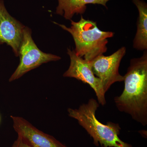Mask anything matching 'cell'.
<instances>
[{"label":"cell","instance_id":"obj_6","mask_svg":"<svg viewBox=\"0 0 147 147\" xmlns=\"http://www.w3.org/2000/svg\"><path fill=\"white\" fill-rule=\"evenodd\" d=\"M67 53L70 57V65L64 73V77L75 78L88 84L94 90L99 104L102 106L105 105L106 103L105 94L102 83L93 72L90 63L77 56L74 50L68 48Z\"/></svg>","mask_w":147,"mask_h":147},{"label":"cell","instance_id":"obj_9","mask_svg":"<svg viewBox=\"0 0 147 147\" xmlns=\"http://www.w3.org/2000/svg\"><path fill=\"white\" fill-rule=\"evenodd\" d=\"M110 0H58L56 13L63 16L66 20H71L75 14L82 15L86 12L87 5L90 4L101 5L107 8Z\"/></svg>","mask_w":147,"mask_h":147},{"label":"cell","instance_id":"obj_10","mask_svg":"<svg viewBox=\"0 0 147 147\" xmlns=\"http://www.w3.org/2000/svg\"><path fill=\"white\" fill-rule=\"evenodd\" d=\"M139 11L137 31L133 40L134 49L147 50V5L143 0H131Z\"/></svg>","mask_w":147,"mask_h":147},{"label":"cell","instance_id":"obj_8","mask_svg":"<svg viewBox=\"0 0 147 147\" xmlns=\"http://www.w3.org/2000/svg\"><path fill=\"white\" fill-rule=\"evenodd\" d=\"M25 26L8 13L3 0H0V44L6 43L19 56V49Z\"/></svg>","mask_w":147,"mask_h":147},{"label":"cell","instance_id":"obj_7","mask_svg":"<svg viewBox=\"0 0 147 147\" xmlns=\"http://www.w3.org/2000/svg\"><path fill=\"white\" fill-rule=\"evenodd\" d=\"M11 118L18 136L31 147H68L53 136L38 129L23 118L13 116Z\"/></svg>","mask_w":147,"mask_h":147},{"label":"cell","instance_id":"obj_1","mask_svg":"<svg viewBox=\"0 0 147 147\" xmlns=\"http://www.w3.org/2000/svg\"><path fill=\"white\" fill-rule=\"evenodd\" d=\"M124 88L114 98L121 112L128 114L143 126L147 125V51L130 61L123 76Z\"/></svg>","mask_w":147,"mask_h":147},{"label":"cell","instance_id":"obj_5","mask_svg":"<svg viewBox=\"0 0 147 147\" xmlns=\"http://www.w3.org/2000/svg\"><path fill=\"white\" fill-rule=\"evenodd\" d=\"M126 52V48L121 47L110 56L101 55L89 62L94 75L101 81L105 94L113 84L123 82L124 77L120 74L119 67Z\"/></svg>","mask_w":147,"mask_h":147},{"label":"cell","instance_id":"obj_12","mask_svg":"<svg viewBox=\"0 0 147 147\" xmlns=\"http://www.w3.org/2000/svg\"><path fill=\"white\" fill-rule=\"evenodd\" d=\"M1 116H0V122H1Z\"/></svg>","mask_w":147,"mask_h":147},{"label":"cell","instance_id":"obj_2","mask_svg":"<svg viewBox=\"0 0 147 147\" xmlns=\"http://www.w3.org/2000/svg\"><path fill=\"white\" fill-rule=\"evenodd\" d=\"M99 105L97 100L92 98L77 109L68 108L67 112L70 117L78 121L96 146L100 145L102 147H133L120 139L121 128L119 124L108 122L104 124L97 119L96 113Z\"/></svg>","mask_w":147,"mask_h":147},{"label":"cell","instance_id":"obj_3","mask_svg":"<svg viewBox=\"0 0 147 147\" xmlns=\"http://www.w3.org/2000/svg\"><path fill=\"white\" fill-rule=\"evenodd\" d=\"M70 21V28L54 23L72 35L76 47L74 51L77 56L91 62L107 52L108 39L114 36L113 32L100 30L96 22L85 19L82 15L78 22Z\"/></svg>","mask_w":147,"mask_h":147},{"label":"cell","instance_id":"obj_11","mask_svg":"<svg viewBox=\"0 0 147 147\" xmlns=\"http://www.w3.org/2000/svg\"><path fill=\"white\" fill-rule=\"evenodd\" d=\"M11 147H31L28 144L24 141V139L18 136L17 139Z\"/></svg>","mask_w":147,"mask_h":147},{"label":"cell","instance_id":"obj_4","mask_svg":"<svg viewBox=\"0 0 147 147\" xmlns=\"http://www.w3.org/2000/svg\"><path fill=\"white\" fill-rule=\"evenodd\" d=\"M31 30L25 27L19 49L20 63L9 79L15 81L32 69L42 64L61 59L59 56L42 52L37 47L32 38Z\"/></svg>","mask_w":147,"mask_h":147}]
</instances>
